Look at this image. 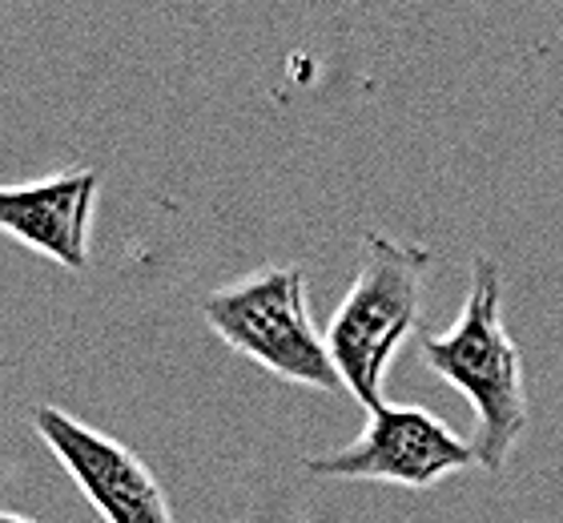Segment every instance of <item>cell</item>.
<instances>
[{"label": "cell", "instance_id": "cell-5", "mask_svg": "<svg viewBox=\"0 0 563 523\" xmlns=\"http://www.w3.org/2000/svg\"><path fill=\"white\" fill-rule=\"evenodd\" d=\"M29 418L106 523H177L162 483L125 443L73 418L69 411L53 407V403L33 407Z\"/></svg>", "mask_w": 563, "mask_h": 523}, {"label": "cell", "instance_id": "cell-1", "mask_svg": "<svg viewBox=\"0 0 563 523\" xmlns=\"http://www.w3.org/2000/svg\"><path fill=\"white\" fill-rule=\"evenodd\" d=\"M422 367L475 407V464L504 471L528 431L523 355L504 326V270L487 254L471 262L467 303L446 335H422Z\"/></svg>", "mask_w": 563, "mask_h": 523}, {"label": "cell", "instance_id": "cell-4", "mask_svg": "<svg viewBox=\"0 0 563 523\" xmlns=\"http://www.w3.org/2000/svg\"><path fill=\"white\" fill-rule=\"evenodd\" d=\"M471 464H475L471 439H459L439 415L422 407L383 403L366 415L358 439H351L339 451L310 455L302 471L318 479L395 483V488L427 491L439 479L467 471Z\"/></svg>", "mask_w": 563, "mask_h": 523}, {"label": "cell", "instance_id": "cell-6", "mask_svg": "<svg viewBox=\"0 0 563 523\" xmlns=\"http://www.w3.org/2000/svg\"><path fill=\"white\" fill-rule=\"evenodd\" d=\"M97 194H101L97 170H60L36 182L0 186V233L53 258L57 266L85 270Z\"/></svg>", "mask_w": 563, "mask_h": 523}, {"label": "cell", "instance_id": "cell-3", "mask_svg": "<svg viewBox=\"0 0 563 523\" xmlns=\"http://www.w3.org/2000/svg\"><path fill=\"white\" fill-rule=\"evenodd\" d=\"M201 318L225 347L271 371L274 379L310 391H339L327 335H318L306 274L298 266H262L201 298Z\"/></svg>", "mask_w": 563, "mask_h": 523}, {"label": "cell", "instance_id": "cell-7", "mask_svg": "<svg viewBox=\"0 0 563 523\" xmlns=\"http://www.w3.org/2000/svg\"><path fill=\"white\" fill-rule=\"evenodd\" d=\"M0 523H36L29 515H16V512H0Z\"/></svg>", "mask_w": 563, "mask_h": 523}, {"label": "cell", "instance_id": "cell-2", "mask_svg": "<svg viewBox=\"0 0 563 523\" xmlns=\"http://www.w3.org/2000/svg\"><path fill=\"white\" fill-rule=\"evenodd\" d=\"M358 254L363 258L351 291L327 326V350L354 403L378 411L390 359L422 318V282L431 270V250L422 242L366 230Z\"/></svg>", "mask_w": 563, "mask_h": 523}]
</instances>
